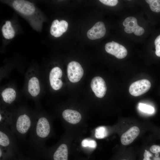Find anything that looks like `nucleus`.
Here are the masks:
<instances>
[{"label":"nucleus","mask_w":160,"mask_h":160,"mask_svg":"<svg viewBox=\"0 0 160 160\" xmlns=\"http://www.w3.org/2000/svg\"><path fill=\"white\" fill-rule=\"evenodd\" d=\"M28 90L30 95L33 97L37 96L40 91L39 81L35 76H32L29 80L28 84Z\"/></svg>","instance_id":"17"},{"label":"nucleus","mask_w":160,"mask_h":160,"mask_svg":"<svg viewBox=\"0 0 160 160\" xmlns=\"http://www.w3.org/2000/svg\"><path fill=\"white\" fill-rule=\"evenodd\" d=\"M14 8L18 12L25 15L33 14L35 10L34 4L28 1L22 0L14 1L12 3Z\"/></svg>","instance_id":"10"},{"label":"nucleus","mask_w":160,"mask_h":160,"mask_svg":"<svg viewBox=\"0 0 160 160\" xmlns=\"http://www.w3.org/2000/svg\"><path fill=\"white\" fill-rule=\"evenodd\" d=\"M68 26V22L65 20L60 22L57 20L53 21L50 28L51 34L56 37L61 36L66 31Z\"/></svg>","instance_id":"13"},{"label":"nucleus","mask_w":160,"mask_h":160,"mask_svg":"<svg viewBox=\"0 0 160 160\" xmlns=\"http://www.w3.org/2000/svg\"><path fill=\"white\" fill-rule=\"evenodd\" d=\"M13 118L12 113L1 107L0 112V127H10L12 122Z\"/></svg>","instance_id":"16"},{"label":"nucleus","mask_w":160,"mask_h":160,"mask_svg":"<svg viewBox=\"0 0 160 160\" xmlns=\"http://www.w3.org/2000/svg\"><path fill=\"white\" fill-rule=\"evenodd\" d=\"M108 135L106 128L104 127H100L97 128L95 131V136L98 139H102Z\"/></svg>","instance_id":"20"},{"label":"nucleus","mask_w":160,"mask_h":160,"mask_svg":"<svg viewBox=\"0 0 160 160\" xmlns=\"http://www.w3.org/2000/svg\"><path fill=\"white\" fill-rule=\"evenodd\" d=\"M145 1L149 4L152 11L156 12H160V0H147Z\"/></svg>","instance_id":"19"},{"label":"nucleus","mask_w":160,"mask_h":160,"mask_svg":"<svg viewBox=\"0 0 160 160\" xmlns=\"http://www.w3.org/2000/svg\"><path fill=\"white\" fill-rule=\"evenodd\" d=\"M17 160H33L27 157H25L23 156H19L18 157Z\"/></svg>","instance_id":"27"},{"label":"nucleus","mask_w":160,"mask_h":160,"mask_svg":"<svg viewBox=\"0 0 160 160\" xmlns=\"http://www.w3.org/2000/svg\"><path fill=\"white\" fill-rule=\"evenodd\" d=\"M68 77L70 81L76 83L79 81L83 76V69L78 62L72 61L69 63L67 68Z\"/></svg>","instance_id":"5"},{"label":"nucleus","mask_w":160,"mask_h":160,"mask_svg":"<svg viewBox=\"0 0 160 160\" xmlns=\"http://www.w3.org/2000/svg\"><path fill=\"white\" fill-rule=\"evenodd\" d=\"M143 156V160H152L150 158L152 156V154L147 150H145Z\"/></svg>","instance_id":"26"},{"label":"nucleus","mask_w":160,"mask_h":160,"mask_svg":"<svg viewBox=\"0 0 160 160\" xmlns=\"http://www.w3.org/2000/svg\"><path fill=\"white\" fill-rule=\"evenodd\" d=\"M123 25L125 27L124 31L127 33L133 32L135 35L140 36L144 32V28L138 25L137 20L134 17H129L126 18L123 21Z\"/></svg>","instance_id":"7"},{"label":"nucleus","mask_w":160,"mask_h":160,"mask_svg":"<svg viewBox=\"0 0 160 160\" xmlns=\"http://www.w3.org/2000/svg\"><path fill=\"white\" fill-rule=\"evenodd\" d=\"M138 107L139 110L144 112L151 114L154 112V109L153 107L145 104L140 103Z\"/></svg>","instance_id":"21"},{"label":"nucleus","mask_w":160,"mask_h":160,"mask_svg":"<svg viewBox=\"0 0 160 160\" xmlns=\"http://www.w3.org/2000/svg\"><path fill=\"white\" fill-rule=\"evenodd\" d=\"M4 102L6 104L11 105L16 98V93L15 89L12 87L6 88L1 93Z\"/></svg>","instance_id":"18"},{"label":"nucleus","mask_w":160,"mask_h":160,"mask_svg":"<svg viewBox=\"0 0 160 160\" xmlns=\"http://www.w3.org/2000/svg\"><path fill=\"white\" fill-rule=\"evenodd\" d=\"M52 132V122L44 114L32 115V124L28 143L33 150L45 146L47 140Z\"/></svg>","instance_id":"1"},{"label":"nucleus","mask_w":160,"mask_h":160,"mask_svg":"<svg viewBox=\"0 0 160 160\" xmlns=\"http://www.w3.org/2000/svg\"><path fill=\"white\" fill-rule=\"evenodd\" d=\"M66 143H60L55 148L45 146L33 150L35 156L45 159L51 160H68V150Z\"/></svg>","instance_id":"3"},{"label":"nucleus","mask_w":160,"mask_h":160,"mask_svg":"<svg viewBox=\"0 0 160 160\" xmlns=\"http://www.w3.org/2000/svg\"><path fill=\"white\" fill-rule=\"evenodd\" d=\"M62 75V70L58 67H54L50 71L49 81L51 86L53 89L57 90L62 87L63 83L61 78Z\"/></svg>","instance_id":"9"},{"label":"nucleus","mask_w":160,"mask_h":160,"mask_svg":"<svg viewBox=\"0 0 160 160\" xmlns=\"http://www.w3.org/2000/svg\"><path fill=\"white\" fill-rule=\"evenodd\" d=\"M99 1L104 4L111 6L116 5L118 2L117 0H100Z\"/></svg>","instance_id":"24"},{"label":"nucleus","mask_w":160,"mask_h":160,"mask_svg":"<svg viewBox=\"0 0 160 160\" xmlns=\"http://www.w3.org/2000/svg\"><path fill=\"white\" fill-rule=\"evenodd\" d=\"M106 31L103 23L98 22L88 31L87 35L89 39L95 40L103 37L105 35Z\"/></svg>","instance_id":"12"},{"label":"nucleus","mask_w":160,"mask_h":160,"mask_svg":"<svg viewBox=\"0 0 160 160\" xmlns=\"http://www.w3.org/2000/svg\"><path fill=\"white\" fill-rule=\"evenodd\" d=\"M154 44L155 45V54L156 56L160 57V35L156 39Z\"/></svg>","instance_id":"23"},{"label":"nucleus","mask_w":160,"mask_h":160,"mask_svg":"<svg viewBox=\"0 0 160 160\" xmlns=\"http://www.w3.org/2000/svg\"><path fill=\"white\" fill-rule=\"evenodd\" d=\"M140 132V130L138 127L134 126L131 127L121 135V143L125 145L131 144L137 137Z\"/></svg>","instance_id":"14"},{"label":"nucleus","mask_w":160,"mask_h":160,"mask_svg":"<svg viewBox=\"0 0 160 160\" xmlns=\"http://www.w3.org/2000/svg\"><path fill=\"white\" fill-rule=\"evenodd\" d=\"M150 150L153 153H159L160 152V146L156 145H153L150 148Z\"/></svg>","instance_id":"25"},{"label":"nucleus","mask_w":160,"mask_h":160,"mask_svg":"<svg viewBox=\"0 0 160 160\" xmlns=\"http://www.w3.org/2000/svg\"><path fill=\"white\" fill-rule=\"evenodd\" d=\"M151 86V83L148 80L141 79L132 83L129 87V92L132 96H139L148 92Z\"/></svg>","instance_id":"6"},{"label":"nucleus","mask_w":160,"mask_h":160,"mask_svg":"<svg viewBox=\"0 0 160 160\" xmlns=\"http://www.w3.org/2000/svg\"><path fill=\"white\" fill-rule=\"evenodd\" d=\"M5 25L7 28L12 26L11 22L9 20H7L5 22Z\"/></svg>","instance_id":"28"},{"label":"nucleus","mask_w":160,"mask_h":160,"mask_svg":"<svg viewBox=\"0 0 160 160\" xmlns=\"http://www.w3.org/2000/svg\"><path fill=\"white\" fill-rule=\"evenodd\" d=\"M62 117L66 122L72 124H76L80 122L81 119V114L76 111L70 109L64 110Z\"/></svg>","instance_id":"15"},{"label":"nucleus","mask_w":160,"mask_h":160,"mask_svg":"<svg viewBox=\"0 0 160 160\" xmlns=\"http://www.w3.org/2000/svg\"><path fill=\"white\" fill-rule=\"evenodd\" d=\"M32 124V115L31 116L25 110L21 109L16 114L13 113L10 129L18 138L23 140L30 131Z\"/></svg>","instance_id":"2"},{"label":"nucleus","mask_w":160,"mask_h":160,"mask_svg":"<svg viewBox=\"0 0 160 160\" xmlns=\"http://www.w3.org/2000/svg\"><path fill=\"white\" fill-rule=\"evenodd\" d=\"M105 49L108 53L119 59L124 58L127 54V50L124 46L113 41L107 43Z\"/></svg>","instance_id":"8"},{"label":"nucleus","mask_w":160,"mask_h":160,"mask_svg":"<svg viewBox=\"0 0 160 160\" xmlns=\"http://www.w3.org/2000/svg\"><path fill=\"white\" fill-rule=\"evenodd\" d=\"M155 155L156 157H158L159 156V154L158 153H155Z\"/></svg>","instance_id":"29"},{"label":"nucleus","mask_w":160,"mask_h":160,"mask_svg":"<svg viewBox=\"0 0 160 160\" xmlns=\"http://www.w3.org/2000/svg\"><path fill=\"white\" fill-rule=\"evenodd\" d=\"M16 136L8 127H0V147L19 156Z\"/></svg>","instance_id":"4"},{"label":"nucleus","mask_w":160,"mask_h":160,"mask_svg":"<svg viewBox=\"0 0 160 160\" xmlns=\"http://www.w3.org/2000/svg\"><path fill=\"white\" fill-rule=\"evenodd\" d=\"M91 87L96 96L98 97L102 98L106 93L107 87L105 83L100 77L96 76L92 79Z\"/></svg>","instance_id":"11"},{"label":"nucleus","mask_w":160,"mask_h":160,"mask_svg":"<svg viewBox=\"0 0 160 160\" xmlns=\"http://www.w3.org/2000/svg\"><path fill=\"white\" fill-rule=\"evenodd\" d=\"M81 145L84 147H89L90 148H95L96 147L97 143L96 141L94 140L84 139L81 142Z\"/></svg>","instance_id":"22"}]
</instances>
